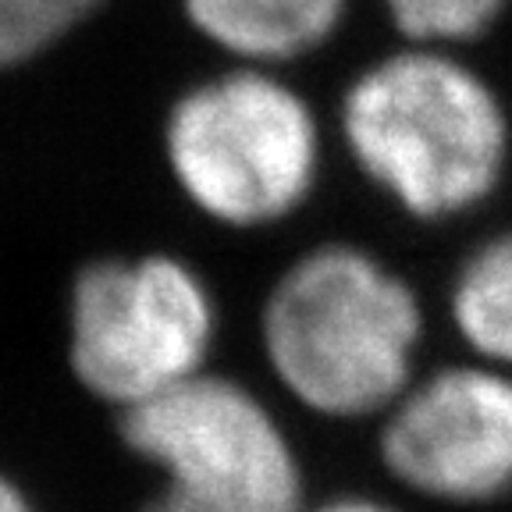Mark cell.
Here are the masks:
<instances>
[{"label": "cell", "instance_id": "8992f818", "mask_svg": "<svg viewBox=\"0 0 512 512\" xmlns=\"http://www.w3.org/2000/svg\"><path fill=\"white\" fill-rule=\"evenodd\" d=\"M374 427L402 495L441 509L512 498V370L473 356L424 367Z\"/></svg>", "mask_w": 512, "mask_h": 512}, {"label": "cell", "instance_id": "277c9868", "mask_svg": "<svg viewBox=\"0 0 512 512\" xmlns=\"http://www.w3.org/2000/svg\"><path fill=\"white\" fill-rule=\"evenodd\" d=\"M217 342L214 281L175 249L93 256L68 281L64 363L114 416L210 370Z\"/></svg>", "mask_w": 512, "mask_h": 512}, {"label": "cell", "instance_id": "8fae6325", "mask_svg": "<svg viewBox=\"0 0 512 512\" xmlns=\"http://www.w3.org/2000/svg\"><path fill=\"white\" fill-rule=\"evenodd\" d=\"M303 512H409L395 498L374 495V491H338V495L310 498Z\"/></svg>", "mask_w": 512, "mask_h": 512}, {"label": "cell", "instance_id": "9c48e42d", "mask_svg": "<svg viewBox=\"0 0 512 512\" xmlns=\"http://www.w3.org/2000/svg\"><path fill=\"white\" fill-rule=\"evenodd\" d=\"M399 43L470 50L509 18L512 0H374Z\"/></svg>", "mask_w": 512, "mask_h": 512}, {"label": "cell", "instance_id": "7a4b0ae2", "mask_svg": "<svg viewBox=\"0 0 512 512\" xmlns=\"http://www.w3.org/2000/svg\"><path fill=\"white\" fill-rule=\"evenodd\" d=\"M427 303L377 249L320 239L271 278L256 349L274 392L324 424H377L424 370Z\"/></svg>", "mask_w": 512, "mask_h": 512}, {"label": "cell", "instance_id": "52a82bcc", "mask_svg": "<svg viewBox=\"0 0 512 512\" xmlns=\"http://www.w3.org/2000/svg\"><path fill=\"white\" fill-rule=\"evenodd\" d=\"M356 0H178V15L224 64L292 72L345 32Z\"/></svg>", "mask_w": 512, "mask_h": 512}, {"label": "cell", "instance_id": "7c38bea8", "mask_svg": "<svg viewBox=\"0 0 512 512\" xmlns=\"http://www.w3.org/2000/svg\"><path fill=\"white\" fill-rule=\"evenodd\" d=\"M0 512H43L36 495L25 488L15 473L4 470V466H0Z\"/></svg>", "mask_w": 512, "mask_h": 512}, {"label": "cell", "instance_id": "30bf717a", "mask_svg": "<svg viewBox=\"0 0 512 512\" xmlns=\"http://www.w3.org/2000/svg\"><path fill=\"white\" fill-rule=\"evenodd\" d=\"M107 4L111 0H0V75L47 57Z\"/></svg>", "mask_w": 512, "mask_h": 512}, {"label": "cell", "instance_id": "ba28073f", "mask_svg": "<svg viewBox=\"0 0 512 512\" xmlns=\"http://www.w3.org/2000/svg\"><path fill=\"white\" fill-rule=\"evenodd\" d=\"M445 317L463 356L512 370V224L459 256L445 285Z\"/></svg>", "mask_w": 512, "mask_h": 512}, {"label": "cell", "instance_id": "3957f363", "mask_svg": "<svg viewBox=\"0 0 512 512\" xmlns=\"http://www.w3.org/2000/svg\"><path fill=\"white\" fill-rule=\"evenodd\" d=\"M331 125L288 72L221 64L171 96L160 160L178 200L221 232H274L317 200Z\"/></svg>", "mask_w": 512, "mask_h": 512}, {"label": "cell", "instance_id": "5b68a950", "mask_svg": "<svg viewBox=\"0 0 512 512\" xmlns=\"http://www.w3.org/2000/svg\"><path fill=\"white\" fill-rule=\"evenodd\" d=\"M136 463L157 473L139 512H303L310 473L281 409L210 367L114 416Z\"/></svg>", "mask_w": 512, "mask_h": 512}, {"label": "cell", "instance_id": "6da1fadb", "mask_svg": "<svg viewBox=\"0 0 512 512\" xmlns=\"http://www.w3.org/2000/svg\"><path fill=\"white\" fill-rule=\"evenodd\" d=\"M331 136L367 189L427 228L480 214L512 175V107L470 50L370 57L338 93Z\"/></svg>", "mask_w": 512, "mask_h": 512}]
</instances>
